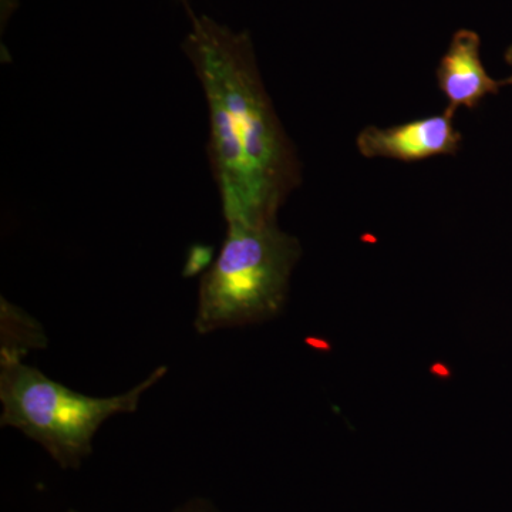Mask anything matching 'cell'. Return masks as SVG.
Instances as JSON below:
<instances>
[{"instance_id": "cell-9", "label": "cell", "mask_w": 512, "mask_h": 512, "mask_svg": "<svg viewBox=\"0 0 512 512\" xmlns=\"http://www.w3.org/2000/svg\"><path fill=\"white\" fill-rule=\"evenodd\" d=\"M505 62L510 64V66L512 67V45L508 47L507 52H505ZM505 83L511 84L512 86V74L510 77H508V79H505Z\"/></svg>"}, {"instance_id": "cell-4", "label": "cell", "mask_w": 512, "mask_h": 512, "mask_svg": "<svg viewBox=\"0 0 512 512\" xmlns=\"http://www.w3.org/2000/svg\"><path fill=\"white\" fill-rule=\"evenodd\" d=\"M463 134L454 127V114L444 113L380 128L366 127L356 138L359 153L366 158L416 163L439 156H456Z\"/></svg>"}, {"instance_id": "cell-3", "label": "cell", "mask_w": 512, "mask_h": 512, "mask_svg": "<svg viewBox=\"0 0 512 512\" xmlns=\"http://www.w3.org/2000/svg\"><path fill=\"white\" fill-rule=\"evenodd\" d=\"M167 372L161 366L126 393L92 397L49 379L22 360L0 357V424L45 447L64 470H76L92 454L101 424L117 414L136 412L143 394Z\"/></svg>"}, {"instance_id": "cell-1", "label": "cell", "mask_w": 512, "mask_h": 512, "mask_svg": "<svg viewBox=\"0 0 512 512\" xmlns=\"http://www.w3.org/2000/svg\"><path fill=\"white\" fill-rule=\"evenodd\" d=\"M207 100L208 158L227 225L276 224L302 164L266 92L248 32L195 13L183 40Z\"/></svg>"}, {"instance_id": "cell-5", "label": "cell", "mask_w": 512, "mask_h": 512, "mask_svg": "<svg viewBox=\"0 0 512 512\" xmlns=\"http://www.w3.org/2000/svg\"><path fill=\"white\" fill-rule=\"evenodd\" d=\"M481 40L473 30L461 29L454 33L437 67V84L446 96L447 109L456 114L460 107L477 109L485 96L497 94L507 86L505 80L493 79L485 70L480 55Z\"/></svg>"}, {"instance_id": "cell-6", "label": "cell", "mask_w": 512, "mask_h": 512, "mask_svg": "<svg viewBox=\"0 0 512 512\" xmlns=\"http://www.w3.org/2000/svg\"><path fill=\"white\" fill-rule=\"evenodd\" d=\"M46 336L42 326L18 306L2 299V350L0 357L22 360L30 350L43 348Z\"/></svg>"}, {"instance_id": "cell-7", "label": "cell", "mask_w": 512, "mask_h": 512, "mask_svg": "<svg viewBox=\"0 0 512 512\" xmlns=\"http://www.w3.org/2000/svg\"><path fill=\"white\" fill-rule=\"evenodd\" d=\"M174 512H221L211 501L195 498L178 507Z\"/></svg>"}, {"instance_id": "cell-8", "label": "cell", "mask_w": 512, "mask_h": 512, "mask_svg": "<svg viewBox=\"0 0 512 512\" xmlns=\"http://www.w3.org/2000/svg\"><path fill=\"white\" fill-rule=\"evenodd\" d=\"M177 2L180 3V5L183 6L185 12H187L188 19L195 15L194 10H192L191 0H177Z\"/></svg>"}, {"instance_id": "cell-2", "label": "cell", "mask_w": 512, "mask_h": 512, "mask_svg": "<svg viewBox=\"0 0 512 512\" xmlns=\"http://www.w3.org/2000/svg\"><path fill=\"white\" fill-rule=\"evenodd\" d=\"M302 256L299 239L276 224L227 225L220 254L202 275L195 329L256 325L284 311L293 269Z\"/></svg>"}, {"instance_id": "cell-10", "label": "cell", "mask_w": 512, "mask_h": 512, "mask_svg": "<svg viewBox=\"0 0 512 512\" xmlns=\"http://www.w3.org/2000/svg\"><path fill=\"white\" fill-rule=\"evenodd\" d=\"M69 512H76V511H69Z\"/></svg>"}]
</instances>
